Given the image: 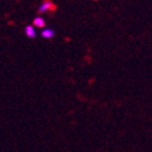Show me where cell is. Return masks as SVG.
<instances>
[{
	"instance_id": "obj_1",
	"label": "cell",
	"mask_w": 152,
	"mask_h": 152,
	"mask_svg": "<svg viewBox=\"0 0 152 152\" xmlns=\"http://www.w3.org/2000/svg\"><path fill=\"white\" fill-rule=\"evenodd\" d=\"M56 9V6H54L53 3L51 2V1H46L45 3H42L40 7H39V9H38V12L39 13H45L49 11V10H54Z\"/></svg>"
},
{
	"instance_id": "obj_2",
	"label": "cell",
	"mask_w": 152,
	"mask_h": 152,
	"mask_svg": "<svg viewBox=\"0 0 152 152\" xmlns=\"http://www.w3.org/2000/svg\"><path fill=\"white\" fill-rule=\"evenodd\" d=\"M25 33H26V36L28 38H31V39H33V38H35L36 37V31L35 28L33 27V26L28 25V26H26V28H25Z\"/></svg>"
},
{
	"instance_id": "obj_3",
	"label": "cell",
	"mask_w": 152,
	"mask_h": 152,
	"mask_svg": "<svg viewBox=\"0 0 152 152\" xmlns=\"http://www.w3.org/2000/svg\"><path fill=\"white\" fill-rule=\"evenodd\" d=\"M41 36H42L44 38H46V39H50V38H52L54 36V32L50 28H46L42 31Z\"/></svg>"
},
{
	"instance_id": "obj_4",
	"label": "cell",
	"mask_w": 152,
	"mask_h": 152,
	"mask_svg": "<svg viewBox=\"0 0 152 152\" xmlns=\"http://www.w3.org/2000/svg\"><path fill=\"white\" fill-rule=\"evenodd\" d=\"M34 25H35L36 27H38V28H42V27H45L46 23H45V20L42 19V18H36V19L34 20Z\"/></svg>"
}]
</instances>
